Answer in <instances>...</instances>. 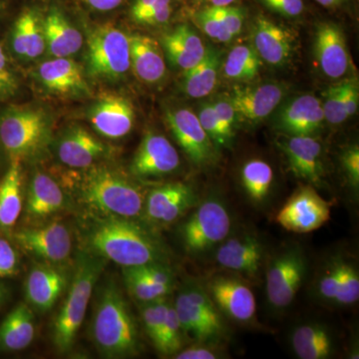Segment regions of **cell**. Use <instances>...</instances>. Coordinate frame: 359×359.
<instances>
[{
  "instance_id": "cell-42",
  "label": "cell",
  "mask_w": 359,
  "mask_h": 359,
  "mask_svg": "<svg viewBox=\"0 0 359 359\" xmlns=\"http://www.w3.org/2000/svg\"><path fill=\"white\" fill-rule=\"evenodd\" d=\"M359 299V273L351 259H344L342 282L334 304L340 306H353Z\"/></svg>"
},
{
  "instance_id": "cell-20",
  "label": "cell",
  "mask_w": 359,
  "mask_h": 359,
  "mask_svg": "<svg viewBox=\"0 0 359 359\" xmlns=\"http://www.w3.org/2000/svg\"><path fill=\"white\" fill-rule=\"evenodd\" d=\"M217 250L216 261L219 266L235 273L256 276L263 266L264 247L259 238L243 235L223 241Z\"/></svg>"
},
{
  "instance_id": "cell-22",
  "label": "cell",
  "mask_w": 359,
  "mask_h": 359,
  "mask_svg": "<svg viewBox=\"0 0 359 359\" xmlns=\"http://www.w3.org/2000/svg\"><path fill=\"white\" fill-rule=\"evenodd\" d=\"M67 275L48 264L33 266L25 282V295L28 304L45 313L57 302L67 285Z\"/></svg>"
},
{
  "instance_id": "cell-9",
  "label": "cell",
  "mask_w": 359,
  "mask_h": 359,
  "mask_svg": "<svg viewBox=\"0 0 359 359\" xmlns=\"http://www.w3.org/2000/svg\"><path fill=\"white\" fill-rule=\"evenodd\" d=\"M308 264L297 245L285 248L271 259L266 271V290L275 309H287L294 302L306 275Z\"/></svg>"
},
{
  "instance_id": "cell-16",
  "label": "cell",
  "mask_w": 359,
  "mask_h": 359,
  "mask_svg": "<svg viewBox=\"0 0 359 359\" xmlns=\"http://www.w3.org/2000/svg\"><path fill=\"white\" fill-rule=\"evenodd\" d=\"M180 166V157L166 137L157 133L144 136L131 163V172L141 178L173 173Z\"/></svg>"
},
{
  "instance_id": "cell-37",
  "label": "cell",
  "mask_w": 359,
  "mask_h": 359,
  "mask_svg": "<svg viewBox=\"0 0 359 359\" xmlns=\"http://www.w3.org/2000/svg\"><path fill=\"white\" fill-rule=\"evenodd\" d=\"M123 278L130 294L137 301L150 302L166 297V290L155 285L142 275L137 266L123 268Z\"/></svg>"
},
{
  "instance_id": "cell-35",
  "label": "cell",
  "mask_w": 359,
  "mask_h": 359,
  "mask_svg": "<svg viewBox=\"0 0 359 359\" xmlns=\"http://www.w3.org/2000/svg\"><path fill=\"white\" fill-rule=\"evenodd\" d=\"M243 189L252 203L262 205L266 203L273 182V168L266 161H248L241 170Z\"/></svg>"
},
{
  "instance_id": "cell-41",
  "label": "cell",
  "mask_w": 359,
  "mask_h": 359,
  "mask_svg": "<svg viewBox=\"0 0 359 359\" xmlns=\"http://www.w3.org/2000/svg\"><path fill=\"white\" fill-rule=\"evenodd\" d=\"M168 306H169V302L165 301V297H163V299H156V301L146 302L142 309V320H143L144 327L154 346L159 339L161 330H162L165 318H166Z\"/></svg>"
},
{
  "instance_id": "cell-7",
  "label": "cell",
  "mask_w": 359,
  "mask_h": 359,
  "mask_svg": "<svg viewBox=\"0 0 359 359\" xmlns=\"http://www.w3.org/2000/svg\"><path fill=\"white\" fill-rule=\"evenodd\" d=\"M231 226L230 212L218 198H209L189 217L181 228L186 252L203 255L228 238Z\"/></svg>"
},
{
  "instance_id": "cell-58",
  "label": "cell",
  "mask_w": 359,
  "mask_h": 359,
  "mask_svg": "<svg viewBox=\"0 0 359 359\" xmlns=\"http://www.w3.org/2000/svg\"><path fill=\"white\" fill-rule=\"evenodd\" d=\"M4 287L0 285V302H1L2 299H4Z\"/></svg>"
},
{
  "instance_id": "cell-12",
  "label": "cell",
  "mask_w": 359,
  "mask_h": 359,
  "mask_svg": "<svg viewBox=\"0 0 359 359\" xmlns=\"http://www.w3.org/2000/svg\"><path fill=\"white\" fill-rule=\"evenodd\" d=\"M208 294L221 313L240 323H252L257 304L249 285L236 276H216L208 282Z\"/></svg>"
},
{
  "instance_id": "cell-18",
  "label": "cell",
  "mask_w": 359,
  "mask_h": 359,
  "mask_svg": "<svg viewBox=\"0 0 359 359\" xmlns=\"http://www.w3.org/2000/svg\"><path fill=\"white\" fill-rule=\"evenodd\" d=\"M314 53L321 71L327 77L339 79L351 66V55L346 37L339 25L321 23L316 29Z\"/></svg>"
},
{
  "instance_id": "cell-21",
  "label": "cell",
  "mask_w": 359,
  "mask_h": 359,
  "mask_svg": "<svg viewBox=\"0 0 359 359\" xmlns=\"http://www.w3.org/2000/svg\"><path fill=\"white\" fill-rule=\"evenodd\" d=\"M285 92V88L278 84L235 88L229 100L237 115L243 119L250 123L259 122L278 107Z\"/></svg>"
},
{
  "instance_id": "cell-36",
  "label": "cell",
  "mask_w": 359,
  "mask_h": 359,
  "mask_svg": "<svg viewBox=\"0 0 359 359\" xmlns=\"http://www.w3.org/2000/svg\"><path fill=\"white\" fill-rule=\"evenodd\" d=\"M262 59L254 47L238 45L233 47L223 65L224 76L229 79L252 80L257 76Z\"/></svg>"
},
{
  "instance_id": "cell-45",
  "label": "cell",
  "mask_w": 359,
  "mask_h": 359,
  "mask_svg": "<svg viewBox=\"0 0 359 359\" xmlns=\"http://www.w3.org/2000/svg\"><path fill=\"white\" fill-rule=\"evenodd\" d=\"M20 257L13 245L0 238V278H8L18 271Z\"/></svg>"
},
{
  "instance_id": "cell-43",
  "label": "cell",
  "mask_w": 359,
  "mask_h": 359,
  "mask_svg": "<svg viewBox=\"0 0 359 359\" xmlns=\"http://www.w3.org/2000/svg\"><path fill=\"white\" fill-rule=\"evenodd\" d=\"M198 118H199L203 129L210 137L217 150L219 148L230 147L233 139L224 131V127L222 126L218 116L216 114V111L212 107V104H205L201 108Z\"/></svg>"
},
{
  "instance_id": "cell-46",
  "label": "cell",
  "mask_w": 359,
  "mask_h": 359,
  "mask_svg": "<svg viewBox=\"0 0 359 359\" xmlns=\"http://www.w3.org/2000/svg\"><path fill=\"white\" fill-rule=\"evenodd\" d=\"M173 9V0H157L139 23L153 26L165 25L171 18Z\"/></svg>"
},
{
  "instance_id": "cell-40",
  "label": "cell",
  "mask_w": 359,
  "mask_h": 359,
  "mask_svg": "<svg viewBox=\"0 0 359 359\" xmlns=\"http://www.w3.org/2000/svg\"><path fill=\"white\" fill-rule=\"evenodd\" d=\"M197 25L212 39L229 42L233 39L222 16L221 7H204L195 14Z\"/></svg>"
},
{
  "instance_id": "cell-2",
  "label": "cell",
  "mask_w": 359,
  "mask_h": 359,
  "mask_svg": "<svg viewBox=\"0 0 359 359\" xmlns=\"http://www.w3.org/2000/svg\"><path fill=\"white\" fill-rule=\"evenodd\" d=\"M94 342L103 356L124 358L139 353V339L128 304L114 283L104 287L92 327Z\"/></svg>"
},
{
  "instance_id": "cell-26",
  "label": "cell",
  "mask_w": 359,
  "mask_h": 359,
  "mask_svg": "<svg viewBox=\"0 0 359 359\" xmlns=\"http://www.w3.org/2000/svg\"><path fill=\"white\" fill-rule=\"evenodd\" d=\"M37 76L45 88L60 95H78L88 92L79 65L69 58H54L39 66Z\"/></svg>"
},
{
  "instance_id": "cell-14",
  "label": "cell",
  "mask_w": 359,
  "mask_h": 359,
  "mask_svg": "<svg viewBox=\"0 0 359 359\" xmlns=\"http://www.w3.org/2000/svg\"><path fill=\"white\" fill-rule=\"evenodd\" d=\"M278 145L287 158L290 171L297 178L313 186L323 184L325 171L320 142L313 136L285 135L278 139Z\"/></svg>"
},
{
  "instance_id": "cell-57",
  "label": "cell",
  "mask_w": 359,
  "mask_h": 359,
  "mask_svg": "<svg viewBox=\"0 0 359 359\" xmlns=\"http://www.w3.org/2000/svg\"><path fill=\"white\" fill-rule=\"evenodd\" d=\"M6 71H8L7 70L6 56L0 45V72H6Z\"/></svg>"
},
{
  "instance_id": "cell-31",
  "label": "cell",
  "mask_w": 359,
  "mask_h": 359,
  "mask_svg": "<svg viewBox=\"0 0 359 359\" xmlns=\"http://www.w3.org/2000/svg\"><path fill=\"white\" fill-rule=\"evenodd\" d=\"M34 335L32 311L27 304H20L0 325V351H22L32 344Z\"/></svg>"
},
{
  "instance_id": "cell-39",
  "label": "cell",
  "mask_w": 359,
  "mask_h": 359,
  "mask_svg": "<svg viewBox=\"0 0 359 359\" xmlns=\"http://www.w3.org/2000/svg\"><path fill=\"white\" fill-rule=\"evenodd\" d=\"M344 257H335L323 269L316 283V292L323 301L334 302L339 294L344 273Z\"/></svg>"
},
{
  "instance_id": "cell-29",
  "label": "cell",
  "mask_w": 359,
  "mask_h": 359,
  "mask_svg": "<svg viewBox=\"0 0 359 359\" xmlns=\"http://www.w3.org/2000/svg\"><path fill=\"white\" fill-rule=\"evenodd\" d=\"M292 346L297 358L327 359L332 358L337 351V339L327 325L308 323L295 328Z\"/></svg>"
},
{
  "instance_id": "cell-50",
  "label": "cell",
  "mask_w": 359,
  "mask_h": 359,
  "mask_svg": "<svg viewBox=\"0 0 359 359\" xmlns=\"http://www.w3.org/2000/svg\"><path fill=\"white\" fill-rule=\"evenodd\" d=\"M216 114L218 116L219 122H221L222 126L224 127V131L226 134L233 139V127H235L236 123V113L233 109V105H231V101H217L216 103L212 104Z\"/></svg>"
},
{
  "instance_id": "cell-3",
  "label": "cell",
  "mask_w": 359,
  "mask_h": 359,
  "mask_svg": "<svg viewBox=\"0 0 359 359\" xmlns=\"http://www.w3.org/2000/svg\"><path fill=\"white\" fill-rule=\"evenodd\" d=\"M76 190L83 204L110 216L132 219L143 214L146 197L140 187L108 168H92Z\"/></svg>"
},
{
  "instance_id": "cell-4",
  "label": "cell",
  "mask_w": 359,
  "mask_h": 359,
  "mask_svg": "<svg viewBox=\"0 0 359 359\" xmlns=\"http://www.w3.org/2000/svg\"><path fill=\"white\" fill-rule=\"evenodd\" d=\"M105 264L106 259L94 252L83 250L78 254L74 278L54 321L53 342L59 353H65L72 348L83 323L92 292Z\"/></svg>"
},
{
  "instance_id": "cell-11",
  "label": "cell",
  "mask_w": 359,
  "mask_h": 359,
  "mask_svg": "<svg viewBox=\"0 0 359 359\" xmlns=\"http://www.w3.org/2000/svg\"><path fill=\"white\" fill-rule=\"evenodd\" d=\"M166 122L177 143L196 166L207 167L217 160V148L203 129L198 115L189 109L170 110Z\"/></svg>"
},
{
  "instance_id": "cell-47",
  "label": "cell",
  "mask_w": 359,
  "mask_h": 359,
  "mask_svg": "<svg viewBox=\"0 0 359 359\" xmlns=\"http://www.w3.org/2000/svg\"><path fill=\"white\" fill-rule=\"evenodd\" d=\"M342 167L353 190L359 187V148L358 145L347 149L342 155Z\"/></svg>"
},
{
  "instance_id": "cell-38",
  "label": "cell",
  "mask_w": 359,
  "mask_h": 359,
  "mask_svg": "<svg viewBox=\"0 0 359 359\" xmlns=\"http://www.w3.org/2000/svg\"><path fill=\"white\" fill-rule=\"evenodd\" d=\"M184 335L174 304L169 302L166 318L155 347L163 355H175L183 346Z\"/></svg>"
},
{
  "instance_id": "cell-1",
  "label": "cell",
  "mask_w": 359,
  "mask_h": 359,
  "mask_svg": "<svg viewBox=\"0 0 359 359\" xmlns=\"http://www.w3.org/2000/svg\"><path fill=\"white\" fill-rule=\"evenodd\" d=\"M92 252L123 266L163 262L160 243L140 224L128 218L110 216L97 222L88 233Z\"/></svg>"
},
{
  "instance_id": "cell-13",
  "label": "cell",
  "mask_w": 359,
  "mask_h": 359,
  "mask_svg": "<svg viewBox=\"0 0 359 359\" xmlns=\"http://www.w3.org/2000/svg\"><path fill=\"white\" fill-rule=\"evenodd\" d=\"M15 240L23 250L51 264L66 261L72 250L70 231L60 223L22 229L15 233Z\"/></svg>"
},
{
  "instance_id": "cell-52",
  "label": "cell",
  "mask_w": 359,
  "mask_h": 359,
  "mask_svg": "<svg viewBox=\"0 0 359 359\" xmlns=\"http://www.w3.org/2000/svg\"><path fill=\"white\" fill-rule=\"evenodd\" d=\"M192 347L185 349L175 354L174 358L177 359H216L221 358V353L212 347L204 346Z\"/></svg>"
},
{
  "instance_id": "cell-27",
  "label": "cell",
  "mask_w": 359,
  "mask_h": 359,
  "mask_svg": "<svg viewBox=\"0 0 359 359\" xmlns=\"http://www.w3.org/2000/svg\"><path fill=\"white\" fill-rule=\"evenodd\" d=\"M162 46L170 62L184 71L197 65L207 50L199 35L188 25H180L166 33Z\"/></svg>"
},
{
  "instance_id": "cell-8",
  "label": "cell",
  "mask_w": 359,
  "mask_h": 359,
  "mask_svg": "<svg viewBox=\"0 0 359 359\" xmlns=\"http://www.w3.org/2000/svg\"><path fill=\"white\" fill-rule=\"evenodd\" d=\"M87 62L92 76L117 79L130 67V42L122 30L102 26L92 32L87 46Z\"/></svg>"
},
{
  "instance_id": "cell-55",
  "label": "cell",
  "mask_w": 359,
  "mask_h": 359,
  "mask_svg": "<svg viewBox=\"0 0 359 359\" xmlns=\"http://www.w3.org/2000/svg\"><path fill=\"white\" fill-rule=\"evenodd\" d=\"M85 4L98 13H109L118 8L124 0H83Z\"/></svg>"
},
{
  "instance_id": "cell-24",
  "label": "cell",
  "mask_w": 359,
  "mask_h": 359,
  "mask_svg": "<svg viewBox=\"0 0 359 359\" xmlns=\"http://www.w3.org/2000/svg\"><path fill=\"white\" fill-rule=\"evenodd\" d=\"M41 20L46 49L54 58H68L81 49V33L59 7H49Z\"/></svg>"
},
{
  "instance_id": "cell-32",
  "label": "cell",
  "mask_w": 359,
  "mask_h": 359,
  "mask_svg": "<svg viewBox=\"0 0 359 359\" xmlns=\"http://www.w3.org/2000/svg\"><path fill=\"white\" fill-rule=\"evenodd\" d=\"M65 195L55 180L44 173H36L30 181L26 208L33 217H46L65 207Z\"/></svg>"
},
{
  "instance_id": "cell-10",
  "label": "cell",
  "mask_w": 359,
  "mask_h": 359,
  "mask_svg": "<svg viewBox=\"0 0 359 359\" xmlns=\"http://www.w3.org/2000/svg\"><path fill=\"white\" fill-rule=\"evenodd\" d=\"M330 204L313 186L297 189L278 211L276 221L285 230L306 233L318 230L330 219Z\"/></svg>"
},
{
  "instance_id": "cell-28",
  "label": "cell",
  "mask_w": 359,
  "mask_h": 359,
  "mask_svg": "<svg viewBox=\"0 0 359 359\" xmlns=\"http://www.w3.org/2000/svg\"><path fill=\"white\" fill-rule=\"evenodd\" d=\"M130 60L135 75L148 84H155L166 74V63L159 43L151 37L129 36Z\"/></svg>"
},
{
  "instance_id": "cell-34",
  "label": "cell",
  "mask_w": 359,
  "mask_h": 359,
  "mask_svg": "<svg viewBox=\"0 0 359 359\" xmlns=\"http://www.w3.org/2000/svg\"><path fill=\"white\" fill-rule=\"evenodd\" d=\"M22 210L21 163L11 161L0 182V230H11Z\"/></svg>"
},
{
  "instance_id": "cell-56",
  "label": "cell",
  "mask_w": 359,
  "mask_h": 359,
  "mask_svg": "<svg viewBox=\"0 0 359 359\" xmlns=\"http://www.w3.org/2000/svg\"><path fill=\"white\" fill-rule=\"evenodd\" d=\"M204 7H224L231 6L237 0H196Z\"/></svg>"
},
{
  "instance_id": "cell-5",
  "label": "cell",
  "mask_w": 359,
  "mask_h": 359,
  "mask_svg": "<svg viewBox=\"0 0 359 359\" xmlns=\"http://www.w3.org/2000/svg\"><path fill=\"white\" fill-rule=\"evenodd\" d=\"M52 120L35 107H13L0 113V145L11 161L39 157L50 143Z\"/></svg>"
},
{
  "instance_id": "cell-25",
  "label": "cell",
  "mask_w": 359,
  "mask_h": 359,
  "mask_svg": "<svg viewBox=\"0 0 359 359\" xmlns=\"http://www.w3.org/2000/svg\"><path fill=\"white\" fill-rule=\"evenodd\" d=\"M252 32L254 48L262 60L275 67L287 63L292 50V36L287 30L266 16L259 15Z\"/></svg>"
},
{
  "instance_id": "cell-51",
  "label": "cell",
  "mask_w": 359,
  "mask_h": 359,
  "mask_svg": "<svg viewBox=\"0 0 359 359\" xmlns=\"http://www.w3.org/2000/svg\"><path fill=\"white\" fill-rule=\"evenodd\" d=\"M342 97H344V111L347 119L351 116L355 115L358 109L359 91L358 82L354 79L346 80L342 82Z\"/></svg>"
},
{
  "instance_id": "cell-30",
  "label": "cell",
  "mask_w": 359,
  "mask_h": 359,
  "mask_svg": "<svg viewBox=\"0 0 359 359\" xmlns=\"http://www.w3.org/2000/svg\"><path fill=\"white\" fill-rule=\"evenodd\" d=\"M11 46L20 57L35 59L46 50L42 20L33 9H25L14 23Z\"/></svg>"
},
{
  "instance_id": "cell-15",
  "label": "cell",
  "mask_w": 359,
  "mask_h": 359,
  "mask_svg": "<svg viewBox=\"0 0 359 359\" xmlns=\"http://www.w3.org/2000/svg\"><path fill=\"white\" fill-rule=\"evenodd\" d=\"M197 204V196L190 186L170 183L153 189L148 194L143 212L152 223L168 224L173 223Z\"/></svg>"
},
{
  "instance_id": "cell-23",
  "label": "cell",
  "mask_w": 359,
  "mask_h": 359,
  "mask_svg": "<svg viewBox=\"0 0 359 359\" xmlns=\"http://www.w3.org/2000/svg\"><path fill=\"white\" fill-rule=\"evenodd\" d=\"M325 121L323 106L316 96L302 95L290 101L280 111L278 127L287 135L313 136Z\"/></svg>"
},
{
  "instance_id": "cell-19",
  "label": "cell",
  "mask_w": 359,
  "mask_h": 359,
  "mask_svg": "<svg viewBox=\"0 0 359 359\" xmlns=\"http://www.w3.org/2000/svg\"><path fill=\"white\" fill-rule=\"evenodd\" d=\"M106 146L83 127L73 126L61 135L56 146L60 162L74 169H87L106 154Z\"/></svg>"
},
{
  "instance_id": "cell-44",
  "label": "cell",
  "mask_w": 359,
  "mask_h": 359,
  "mask_svg": "<svg viewBox=\"0 0 359 359\" xmlns=\"http://www.w3.org/2000/svg\"><path fill=\"white\" fill-rule=\"evenodd\" d=\"M342 89H344L342 83L330 87L325 94V102L321 103L325 120H327L330 124H341L347 119L346 111H344Z\"/></svg>"
},
{
  "instance_id": "cell-17",
  "label": "cell",
  "mask_w": 359,
  "mask_h": 359,
  "mask_svg": "<svg viewBox=\"0 0 359 359\" xmlns=\"http://www.w3.org/2000/svg\"><path fill=\"white\" fill-rule=\"evenodd\" d=\"M90 122L103 137L120 139L133 128V106L124 97L107 94L99 99L89 113Z\"/></svg>"
},
{
  "instance_id": "cell-53",
  "label": "cell",
  "mask_w": 359,
  "mask_h": 359,
  "mask_svg": "<svg viewBox=\"0 0 359 359\" xmlns=\"http://www.w3.org/2000/svg\"><path fill=\"white\" fill-rule=\"evenodd\" d=\"M18 90V81L9 71L0 72V99L13 95Z\"/></svg>"
},
{
  "instance_id": "cell-54",
  "label": "cell",
  "mask_w": 359,
  "mask_h": 359,
  "mask_svg": "<svg viewBox=\"0 0 359 359\" xmlns=\"http://www.w3.org/2000/svg\"><path fill=\"white\" fill-rule=\"evenodd\" d=\"M157 0H134L130 9V14L133 20L139 23V21L149 13Z\"/></svg>"
},
{
  "instance_id": "cell-6",
  "label": "cell",
  "mask_w": 359,
  "mask_h": 359,
  "mask_svg": "<svg viewBox=\"0 0 359 359\" xmlns=\"http://www.w3.org/2000/svg\"><path fill=\"white\" fill-rule=\"evenodd\" d=\"M174 306L184 334L191 339L211 344L226 334L221 311L200 285H187L177 297Z\"/></svg>"
},
{
  "instance_id": "cell-33",
  "label": "cell",
  "mask_w": 359,
  "mask_h": 359,
  "mask_svg": "<svg viewBox=\"0 0 359 359\" xmlns=\"http://www.w3.org/2000/svg\"><path fill=\"white\" fill-rule=\"evenodd\" d=\"M222 53L214 47H207L205 56L197 65L185 71L183 89L192 98H203L216 88Z\"/></svg>"
},
{
  "instance_id": "cell-48",
  "label": "cell",
  "mask_w": 359,
  "mask_h": 359,
  "mask_svg": "<svg viewBox=\"0 0 359 359\" xmlns=\"http://www.w3.org/2000/svg\"><path fill=\"white\" fill-rule=\"evenodd\" d=\"M261 2L273 13L287 18L301 15L304 9V0H261Z\"/></svg>"
},
{
  "instance_id": "cell-49",
  "label": "cell",
  "mask_w": 359,
  "mask_h": 359,
  "mask_svg": "<svg viewBox=\"0 0 359 359\" xmlns=\"http://www.w3.org/2000/svg\"><path fill=\"white\" fill-rule=\"evenodd\" d=\"M222 16L224 25L228 28L231 37L238 36L242 32L245 21V11L241 7L229 6L221 7Z\"/></svg>"
}]
</instances>
